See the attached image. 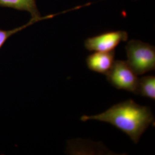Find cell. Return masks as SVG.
I'll return each mask as SVG.
<instances>
[{"label":"cell","mask_w":155,"mask_h":155,"mask_svg":"<svg viewBox=\"0 0 155 155\" xmlns=\"http://www.w3.org/2000/svg\"><path fill=\"white\" fill-rule=\"evenodd\" d=\"M81 120L84 122L96 120L109 123L125 133L135 144L139 143L145 131L155 122L150 107L140 105L132 100L117 104L97 115H84Z\"/></svg>","instance_id":"6da1fadb"},{"label":"cell","mask_w":155,"mask_h":155,"mask_svg":"<svg viewBox=\"0 0 155 155\" xmlns=\"http://www.w3.org/2000/svg\"><path fill=\"white\" fill-rule=\"evenodd\" d=\"M127 63L138 75L155 70L154 46L138 40H131L125 46Z\"/></svg>","instance_id":"7a4b0ae2"},{"label":"cell","mask_w":155,"mask_h":155,"mask_svg":"<svg viewBox=\"0 0 155 155\" xmlns=\"http://www.w3.org/2000/svg\"><path fill=\"white\" fill-rule=\"evenodd\" d=\"M106 77L114 87L137 94L139 79L127 61H115Z\"/></svg>","instance_id":"3957f363"},{"label":"cell","mask_w":155,"mask_h":155,"mask_svg":"<svg viewBox=\"0 0 155 155\" xmlns=\"http://www.w3.org/2000/svg\"><path fill=\"white\" fill-rule=\"evenodd\" d=\"M128 40L126 31H107L85 40L84 45L90 52H111L122 41Z\"/></svg>","instance_id":"277c9868"},{"label":"cell","mask_w":155,"mask_h":155,"mask_svg":"<svg viewBox=\"0 0 155 155\" xmlns=\"http://www.w3.org/2000/svg\"><path fill=\"white\" fill-rule=\"evenodd\" d=\"M115 61V52H94L89 55L86 62L90 70L106 75Z\"/></svg>","instance_id":"5b68a950"},{"label":"cell","mask_w":155,"mask_h":155,"mask_svg":"<svg viewBox=\"0 0 155 155\" xmlns=\"http://www.w3.org/2000/svg\"><path fill=\"white\" fill-rule=\"evenodd\" d=\"M0 6L28 12L32 18L38 21L43 18L38 9L36 0H0Z\"/></svg>","instance_id":"8992f818"},{"label":"cell","mask_w":155,"mask_h":155,"mask_svg":"<svg viewBox=\"0 0 155 155\" xmlns=\"http://www.w3.org/2000/svg\"><path fill=\"white\" fill-rule=\"evenodd\" d=\"M137 94L150 100H155V77L145 75L139 79Z\"/></svg>","instance_id":"52a82bcc"},{"label":"cell","mask_w":155,"mask_h":155,"mask_svg":"<svg viewBox=\"0 0 155 155\" xmlns=\"http://www.w3.org/2000/svg\"><path fill=\"white\" fill-rule=\"evenodd\" d=\"M37 21H38V20H36L35 19L31 18V20L29 21V22H28L27 24H25L23 26H21V27L15 28V29H12V30H8V31L0 29V49L5 44L6 41L13 35H14V34L16 33L17 32L21 31L23 29L27 27L28 26L32 25L33 23L37 22Z\"/></svg>","instance_id":"ba28073f"}]
</instances>
